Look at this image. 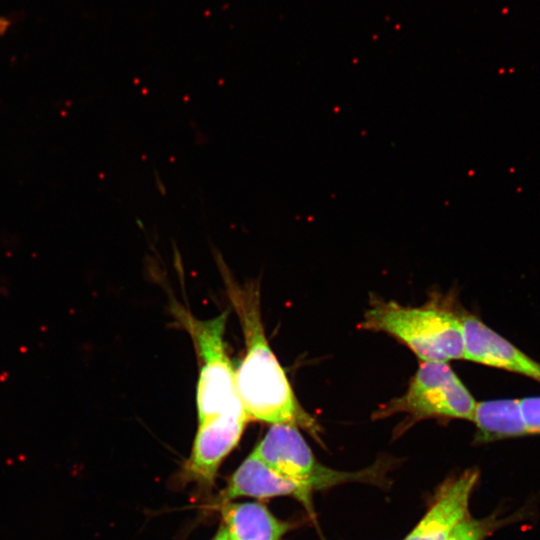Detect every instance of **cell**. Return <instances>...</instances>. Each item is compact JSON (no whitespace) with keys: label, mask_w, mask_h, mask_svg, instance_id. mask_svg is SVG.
<instances>
[{"label":"cell","mask_w":540,"mask_h":540,"mask_svg":"<svg viewBox=\"0 0 540 540\" xmlns=\"http://www.w3.org/2000/svg\"><path fill=\"white\" fill-rule=\"evenodd\" d=\"M4 23H6L5 19L1 18L0 19V30L3 29V28L5 29L7 27V26H4Z\"/></svg>","instance_id":"cell-16"},{"label":"cell","mask_w":540,"mask_h":540,"mask_svg":"<svg viewBox=\"0 0 540 540\" xmlns=\"http://www.w3.org/2000/svg\"><path fill=\"white\" fill-rule=\"evenodd\" d=\"M173 310L191 335L199 357L196 404L198 423H202L241 403L236 389L235 370L224 341L227 312L200 320L179 305H175Z\"/></svg>","instance_id":"cell-3"},{"label":"cell","mask_w":540,"mask_h":540,"mask_svg":"<svg viewBox=\"0 0 540 540\" xmlns=\"http://www.w3.org/2000/svg\"><path fill=\"white\" fill-rule=\"evenodd\" d=\"M212 540H231L228 531L223 526Z\"/></svg>","instance_id":"cell-15"},{"label":"cell","mask_w":540,"mask_h":540,"mask_svg":"<svg viewBox=\"0 0 540 540\" xmlns=\"http://www.w3.org/2000/svg\"><path fill=\"white\" fill-rule=\"evenodd\" d=\"M313 492L309 486L280 474L252 452L231 475L222 496L224 501L239 497L265 499L290 496L313 513Z\"/></svg>","instance_id":"cell-9"},{"label":"cell","mask_w":540,"mask_h":540,"mask_svg":"<svg viewBox=\"0 0 540 540\" xmlns=\"http://www.w3.org/2000/svg\"><path fill=\"white\" fill-rule=\"evenodd\" d=\"M222 513L231 540H281L289 529L258 502H228Z\"/></svg>","instance_id":"cell-10"},{"label":"cell","mask_w":540,"mask_h":540,"mask_svg":"<svg viewBox=\"0 0 540 540\" xmlns=\"http://www.w3.org/2000/svg\"><path fill=\"white\" fill-rule=\"evenodd\" d=\"M471 421L476 425L479 443L527 434L519 400L515 399L476 403Z\"/></svg>","instance_id":"cell-11"},{"label":"cell","mask_w":540,"mask_h":540,"mask_svg":"<svg viewBox=\"0 0 540 540\" xmlns=\"http://www.w3.org/2000/svg\"><path fill=\"white\" fill-rule=\"evenodd\" d=\"M268 466L313 491L349 482H370L379 468L346 472L324 466L317 460L299 428L289 424H272L252 451Z\"/></svg>","instance_id":"cell-5"},{"label":"cell","mask_w":540,"mask_h":540,"mask_svg":"<svg viewBox=\"0 0 540 540\" xmlns=\"http://www.w3.org/2000/svg\"><path fill=\"white\" fill-rule=\"evenodd\" d=\"M519 406L527 433H540V397L520 399Z\"/></svg>","instance_id":"cell-13"},{"label":"cell","mask_w":540,"mask_h":540,"mask_svg":"<svg viewBox=\"0 0 540 540\" xmlns=\"http://www.w3.org/2000/svg\"><path fill=\"white\" fill-rule=\"evenodd\" d=\"M249 418L239 403L225 413L199 423L188 462L190 474L211 482L226 456L236 447Z\"/></svg>","instance_id":"cell-6"},{"label":"cell","mask_w":540,"mask_h":540,"mask_svg":"<svg viewBox=\"0 0 540 540\" xmlns=\"http://www.w3.org/2000/svg\"><path fill=\"white\" fill-rule=\"evenodd\" d=\"M476 401L445 362H421L406 392L380 406L374 419L406 413L414 422L430 418L472 420Z\"/></svg>","instance_id":"cell-4"},{"label":"cell","mask_w":540,"mask_h":540,"mask_svg":"<svg viewBox=\"0 0 540 540\" xmlns=\"http://www.w3.org/2000/svg\"><path fill=\"white\" fill-rule=\"evenodd\" d=\"M212 250L245 339L246 352L235 371V381L249 420L303 428L320 442L321 427L298 402L266 338L258 285L255 282L239 284L218 249L213 247Z\"/></svg>","instance_id":"cell-1"},{"label":"cell","mask_w":540,"mask_h":540,"mask_svg":"<svg viewBox=\"0 0 540 540\" xmlns=\"http://www.w3.org/2000/svg\"><path fill=\"white\" fill-rule=\"evenodd\" d=\"M517 515L507 518H500L497 514L484 518H473L469 515L455 528L447 540H485L505 524L513 522Z\"/></svg>","instance_id":"cell-12"},{"label":"cell","mask_w":540,"mask_h":540,"mask_svg":"<svg viewBox=\"0 0 540 540\" xmlns=\"http://www.w3.org/2000/svg\"><path fill=\"white\" fill-rule=\"evenodd\" d=\"M154 176H155V183H156V186H157V189L159 191V193L163 196L166 195V187L163 183V181L161 180L158 172L156 170H154Z\"/></svg>","instance_id":"cell-14"},{"label":"cell","mask_w":540,"mask_h":540,"mask_svg":"<svg viewBox=\"0 0 540 540\" xmlns=\"http://www.w3.org/2000/svg\"><path fill=\"white\" fill-rule=\"evenodd\" d=\"M479 471L468 469L441 485L431 506L404 540H447L469 516V501Z\"/></svg>","instance_id":"cell-8"},{"label":"cell","mask_w":540,"mask_h":540,"mask_svg":"<svg viewBox=\"0 0 540 540\" xmlns=\"http://www.w3.org/2000/svg\"><path fill=\"white\" fill-rule=\"evenodd\" d=\"M463 359L519 373L540 382V364L473 314L460 312Z\"/></svg>","instance_id":"cell-7"},{"label":"cell","mask_w":540,"mask_h":540,"mask_svg":"<svg viewBox=\"0 0 540 540\" xmlns=\"http://www.w3.org/2000/svg\"><path fill=\"white\" fill-rule=\"evenodd\" d=\"M359 328L393 336L421 362L448 363L464 356L460 312L434 301L411 307L375 299Z\"/></svg>","instance_id":"cell-2"}]
</instances>
